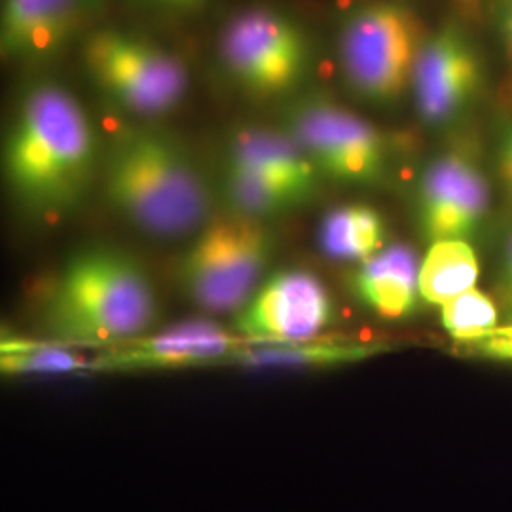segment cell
Here are the masks:
<instances>
[{
    "label": "cell",
    "instance_id": "d4e9b609",
    "mask_svg": "<svg viewBox=\"0 0 512 512\" xmlns=\"http://www.w3.org/2000/svg\"><path fill=\"white\" fill-rule=\"evenodd\" d=\"M497 23L505 50L512 59V0H497Z\"/></svg>",
    "mask_w": 512,
    "mask_h": 512
},
{
    "label": "cell",
    "instance_id": "2e32d148",
    "mask_svg": "<svg viewBox=\"0 0 512 512\" xmlns=\"http://www.w3.org/2000/svg\"><path fill=\"white\" fill-rule=\"evenodd\" d=\"M317 241L332 260L361 264L387 247V224L372 205L348 203L323 217Z\"/></svg>",
    "mask_w": 512,
    "mask_h": 512
},
{
    "label": "cell",
    "instance_id": "6da1fadb",
    "mask_svg": "<svg viewBox=\"0 0 512 512\" xmlns=\"http://www.w3.org/2000/svg\"><path fill=\"white\" fill-rule=\"evenodd\" d=\"M2 160L8 188L25 211L65 217L84 202L99 171L90 116L63 86L38 82L18 103Z\"/></svg>",
    "mask_w": 512,
    "mask_h": 512
},
{
    "label": "cell",
    "instance_id": "7a4b0ae2",
    "mask_svg": "<svg viewBox=\"0 0 512 512\" xmlns=\"http://www.w3.org/2000/svg\"><path fill=\"white\" fill-rule=\"evenodd\" d=\"M101 181L116 215L147 238H194L215 217V192L202 167L154 129L122 131L101 160Z\"/></svg>",
    "mask_w": 512,
    "mask_h": 512
},
{
    "label": "cell",
    "instance_id": "9a60e30c",
    "mask_svg": "<svg viewBox=\"0 0 512 512\" xmlns=\"http://www.w3.org/2000/svg\"><path fill=\"white\" fill-rule=\"evenodd\" d=\"M420 264L412 247L403 243L387 245L357 266L349 281L351 291L376 317L408 319L421 302Z\"/></svg>",
    "mask_w": 512,
    "mask_h": 512
},
{
    "label": "cell",
    "instance_id": "d6986e66",
    "mask_svg": "<svg viewBox=\"0 0 512 512\" xmlns=\"http://www.w3.org/2000/svg\"><path fill=\"white\" fill-rule=\"evenodd\" d=\"M220 192L228 213L266 224L306 205L285 186L228 165H222Z\"/></svg>",
    "mask_w": 512,
    "mask_h": 512
},
{
    "label": "cell",
    "instance_id": "8992f818",
    "mask_svg": "<svg viewBox=\"0 0 512 512\" xmlns=\"http://www.w3.org/2000/svg\"><path fill=\"white\" fill-rule=\"evenodd\" d=\"M84 65L95 86L114 105L135 116H162L188 92V71L158 42L118 29L88 38Z\"/></svg>",
    "mask_w": 512,
    "mask_h": 512
},
{
    "label": "cell",
    "instance_id": "7c38bea8",
    "mask_svg": "<svg viewBox=\"0 0 512 512\" xmlns=\"http://www.w3.org/2000/svg\"><path fill=\"white\" fill-rule=\"evenodd\" d=\"M245 346L232 330L209 321H184L105 348L93 363L97 372H162L200 366H228Z\"/></svg>",
    "mask_w": 512,
    "mask_h": 512
},
{
    "label": "cell",
    "instance_id": "30bf717a",
    "mask_svg": "<svg viewBox=\"0 0 512 512\" xmlns=\"http://www.w3.org/2000/svg\"><path fill=\"white\" fill-rule=\"evenodd\" d=\"M490 213V183L475 154L454 148L423 169L416 219L427 243L473 241Z\"/></svg>",
    "mask_w": 512,
    "mask_h": 512
},
{
    "label": "cell",
    "instance_id": "7402d4cb",
    "mask_svg": "<svg viewBox=\"0 0 512 512\" xmlns=\"http://www.w3.org/2000/svg\"><path fill=\"white\" fill-rule=\"evenodd\" d=\"M473 348L494 361L512 363V325L495 329L490 336L480 340Z\"/></svg>",
    "mask_w": 512,
    "mask_h": 512
},
{
    "label": "cell",
    "instance_id": "9c48e42d",
    "mask_svg": "<svg viewBox=\"0 0 512 512\" xmlns=\"http://www.w3.org/2000/svg\"><path fill=\"white\" fill-rule=\"evenodd\" d=\"M334 313V300L317 275L281 270L234 313L232 332L249 346L304 344L330 327Z\"/></svg>",
    "mask_w": 512,
    "mask_h": 512
},
{
    "label": "cell",
    "instance_id": "cb8c5ba5",
    "mask_svg": "<svg viewBox=\"0 0 512 512\" xmlns=\"http://www.w3.org/2000/svg\"><path fill=\"white\" fill-rule=\"evenodd\" d=\"M499 294L505 304V310L512 315V234L505 243L501 266H499Z\"/></svg>",
    "mask_w": 512,
    "mask_h": 512
},
{
    "label": "cell",
    "instance_id": "ba28073f",
    "mask_svg": "<svg viewBox=\"0 0 512 512\" xmlns=\"http://www.w3.org/2000/svg\"><path fill=\"white\" fill-rule=\"evenodd\" d=\"M222 65L241 88L274 97L300 84L310 44L300 25L272 8H251L232 19L220 37Z\"/></svg>",
    "mask_w": 512,
    "mask_h": 512
},
{
    "label": "cell",
    "instance_id": "ffe728a7",
    "mask_svg": "<svg viewBox=\"0 0 512 512\" xmlns=\"http://www.w3.org/2000/svg\"><path fill=\"white\" fill-rule=\"evenodd\" d=\"M90 365L73 348L54 342H27L4 338L0 346V370L8 376H44L73 374Z\"/></svg>",
    "mask_w": 512,
    "mask_h": 512
},
{
    "label": "cell",
    "instance_id": "277c9868",
    "mask_svg": "<svg viewBox=\"0 0 512 512\" xmlns=\"http://www.w3.org/2000/svg\"><path fill=\"white\" fill-rule=\"evenodd\" d=\"M275 255L266 222L238 215L209 220L179 258L181 291L200 310L236 313L264 283Z\"/></svg>",
    "mask_w": 512,
    "mask_h": 512
},
{
    "label": "cell",
    "instance_id": "3957f363",
    "mask_svg": "<svg viewBox=\"0 0 512 512\" xmlns=\"http://www.w3.org/2000/svg\"><path fill=\"white\" fill-rule=\"evenodd\" d=\"M158 317L156 289L133 256L90 247L59 270L42 306L48 342L110 348L145 336Z\"/></svg>",
    "mask_w": 512,
    "mask_h": 512
},
{
    "label": "cell",
    "instance_id": "8fae6325",
    "mask_svg": "<svg viewBox=\"0 0 512 512\" xmlns=\"http://www.w3.org/2000/svg\"><path fill=\"white\" fill-rule=\"evenodd\" d=\"M484 78V59L463 27L446 23L429 33L410 90L421 120L429 126L458 120L478 99Z\"/></svg>",
    "mask_w": 512,
    "mask_h": 512
},
{
    "label": "cell",
    "instance_id": "44dd1931",
    "mask_svg": "<svg viewBox=\"0 0 512 512\" xmlns=\"http://www.w3.org/2000/svg\"><path fill=\"white\" fill-rule=\"evenodd\" d=\"M444 330L461 344L476 346L480 340L499 329V308L478 289L461 294L440 308Z\"/></svg>",
    "mask_w": 512,
    "mask_h": 512
},
{
    "label": "cell",
    "instance_id": "e0dca14e",
    "mask_svg": "<svg viewBox=\"0 0 512 512\" xmlns=\"http://www.w3.org/2000/svg\"><path fill=\"white\" fill-rule=\"evenodd\" d=\"M480 262L469 241L431 243L420 264L421 302L444 306L476 289Z\"/></svg>",
    "mask_w": 512,
    "mask_h": 512
},
{
    "label": "cell",
    "instance_id": "5bb4252c",
    "mask_svg": "<svg viewBox=\"0 0 512 512\" xmlns=\"http://www.w3.org/2000/svg\"><path fill=\"white\" fill-rule=\"evenodd\" d=\"M92 0H4L0 50L4 59L55 54L80 29Z\"/></svg>",
    "mask_w": 512,
    "mask_h": 512
},
{
    "label": "cell",
    "instance_id": "52a82bcc",
    "mask_svg": "<svg viewBox=\"0 0 512 512\" xmlns=\"http://www.w3.org/2000/svg\"><path fill=\"white\" fill-rule=\"evenodd\" d=\"M283 129L323 179L372 186L389 171L387 137L363 116L327 97H306L287 110Z\"/></svg>",
    "mask_w": 512,
    "mask_h": 512
},
{
    "label": "cell",
    "instance_id": "ac0fdd59",
    "mask_svg": "<svg viewBox=\"0 0 512 512\" xmlns=\"http://www.w3.org/2000/svg\"><path fill=\"white\" fill-rule=\"evenodd\" d=\"M378 346L361 342H304L289 346H249L245 344L230 359V365L249 368H327L353 365L378 353Z\"/></svg>",
    "mask_w": 512,
    "mask_h": 512
},
{
    "label": "cell",
    "instance_id": "603a6c76",
    "mask_svg": "<svg viewBox=\"0 0 512 512\" xmlns=\"http://www.w3.org/2000/svg\"><path fill=\"white\" fill-rule=\"evenodd\" d=\"M497 175L505 190L509 192L512 198V122L507 128L501 131L499 141H497Z\"/></svg>",
    "mask_w": 512,
    "mask_h": 512
},
{
    "label": "cell",
    "instance_id": "4fadbf2b",
    "mask_svg": "<svg viewBox=\"0 0 512 512\" xmlns=\"http://www.w3.org/2000/svg\"><path fill=\"white\" fill-rule=\"evenodd\" d=\"M224 165L253 173L291 190L310 203L323 177L285 129L245 126L228 137Z\"/></svg>",
    "mask_w": 512,
    "mask_h": 512
},
{
    "label": "cell",
    "instance_id": "484cf974",
    "mask_svg": "<svg viewBox=\"0 0 512 512\" xmlns=\"http://www.w3.org/2000/svg\"><path fill=\"white\" fill-rule=\"evenodd\" d=\"M162 2H167V4H192L196 0H162Z\"/></svg>",
    "mask_w": 512,
    "mask_h": 512
},
{
    "label": "cell",
    "instance_id": "5b68a950",
    "mask_svg": "<svg viewBox=\"0 0 512 512\" xmlns=\"http://www.w3.org/2000/svg\"><path fill=\"white\" fill-rule=\"evenodd\" d=\"M425 33L404 0H370L349 14L338 40L344 80L361 99L389 105L412 90Z\"/></svg>",
    "mask_w": 512,
    "mask_h": 512
}]
</instances>
